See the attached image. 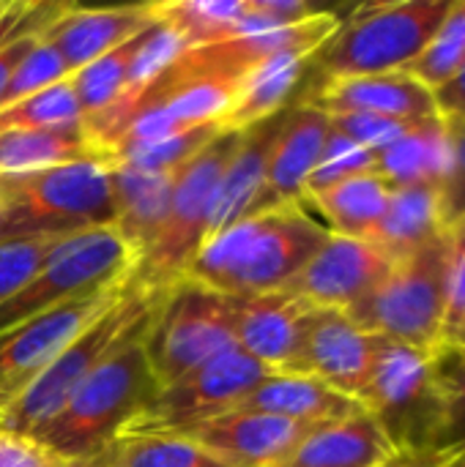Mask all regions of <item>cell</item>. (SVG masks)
<instances>
[{"label": "cell", "mask_w": 465, "mask_h": 467, "mask_svg": "<svg viewBox=\"0 0 465 467\" xmlns=\"http://www.w3.org/2000/svg\"><path fill=\"white\" fill-rule=\"evenodd\" d=\"M71 161H107V153L93 142L85 120L58 129L0 134V175H22Z\"/></svg>", "instance_id": "obj_24"}, {"label": "cell", "mask_w": 465, "mask_h": 467, "mask_svg": "<svg viewBox=\"0 0 465 467\" xmlns=\"http://www.w3.org/2000/svg\"><path fill=\"white\" fill-rule=\"evenodd\" d=\"M301 104L315 107L329 118L332 115H381V118H400V120L439 118L433 90L406 71L323 79L304 96Z\"/></svg>", "instance_id": "obj_17"}, {"label": "cell", "mask_w": 465, "mask_h": 467, "mask_svg": "<svg viewBox=\"0 0 465 467\" xmlns=\"http://www.w3.org/2000/svg\"><path fill=\"white\" fill-rule=\"evenodd\" d=\"M433 383L441 400V435L436 449L441 451H465V345L441 342L430 350Z\"/></svg>", "instance_id": "obj_32"}, {"label": "cell", "mask_w": 465, "mask_h": 467, "mask_svg": "<svg viewBox=\"0 0 465 467\" xmlns=\"http://www.w3.org/2000/svg\"><path fill=\"white\" fill-rule=\"evenodd\" d=\"M381 345L384 337L359 328L345 312L312 309L304 342L307 375L359 402Z\"/></svg>", "instance_id": "obj_16"}, {"label": "cell", "mask_w": 465, "mask_h": 467, "mask_svg": "<svg viewBox=\"0 0 465 467\" xmlns=\"http://www.w3.org/2000/svg\"><path fill=\"white\" fill-rule=\"evenodd\" d=\"M143 339H132L104 358L33 441L74 465L121 438L159 391Z\"/></svg>", "instance_id": "obj_3"}, {"label": "cell", "mask_w": 465, "mask_h": 467, "mask_svg": "<svg viewBox=\"0 0 465 467\" xmlns=\"http://www.w3.org/2000/svg\"><path fill=\"white\" fill-rule=\"evenodd\" d=\"M449 233L444 230L417 254L395 263L386 279L345 315L365 331L433 350L444 342V274Z\"/></svg>", "instance_id": "obj_7"}, {"label": "cell", "mask_w": 465, "mask_h": 467, "mask_svg": "<svg viewBox=\"0 0 465 467\" xmlns=\"http://www.w3.org/2000/svg\"><path fill=\"white\" fill-rule=\"evenodd\" d=\"M115 194V233L143 260L164 230L175 172H145L126 164H110Z\"/></svg>", "instance_id": "obj_20"}, {"label": "cell", "mask_w": 465, "mask_h": 467, "mask_svg": "<svg viewBox=\"0 0 465 467\" xmlns=\"http://www.w3.org/2000/svg\"><path fill=\"white\" fill-rule=\"evenodd\" d=\"M266 378H274L238 345L208 358L156 391L123 435H178L195 424L236 410Z\"/></svg>", "instance_id": "obj_11"}, {"label": "cell", "mask_w": 465, "mask_h": 467, "mask_svg": "<svg viewBox=\"0 0 465 467\" xmlns=\"http://www.w3.org/2000/svg\"><path fill=\"white\" fill-rule=\"evenodd\" d=\"M395 454L378 421L362 410L345 421L315 430L285 467H381Z\"/></svg>", "instance_id": "obj_23"}, {"label": "cell", "mask_w": 465, "mask_h": 467, "mask_svg": "<svg viewBox=\"0 0 465 467\" xmlns=\"http://www.w3.org/2000/svg\"><path fill=\"white\" fill-rule=\"evenodd\" d=\"M153 25H148L145 30H140L137 36H132L121 47L104 52L93 63H88L85 68L71 74V88H74L82 120L96 118L99 112L112 107L126 93V85L132 77V63H134V57H137V52H140V47H143V41Z\"/></svg>", "instance_id": "obj_30"}, {"label": "cell", "mask_w": 465, "mask_h": 467, "mask_svg": "<svg viewBox=\"0 0 465 467\" xmlns=\"http://www.w3.org/2000/svg\"><path fill=\"white\" fill-rule=\"evenodd\" d=\"M312 57L304 55H280L258 63L241 77L238 93L222 120L227 131H247L280 112H285V101L299 85L304 68Z\"/></svg>", "instance_id": "obj_26"}, {"label": "cell", "mask_w": 465, "mask_h": 467, "mask_svg": "<svg viewBox=\"0 0 465 467\" xmlns=\"http://www.w3.org/2000/svg\"><path fill=\"white\" fill-rule=\"evenodd\" d=\"M332 126L345 134L348 140L359 142L362 148L378 153L406 137L422 120H400V118H381V115H332Z\"/></svg>", "instance_id": "obj_41"}, {"label": "cell", "mask_w": 465, "mask_h": 467, "mask_svg": "<svg viewBox=\"0 0 465 467\" xmlns=\"http://www.w3.org/2000/svg\"><path fill=\"white\" fill-rule=\"evenodd\" d=\"M71 467H222L181 435H121L104 451Z\"/></svg>", "instance_id": "obj_29"}, {"label": "cell", "mask_w": 465, "mask_h": 467, "mask_svg": "<svg viewBox=\"0 0 465 467\" xmlns=\"http://www.w3.org/2000/svg\"><path fill=\"white\" fill-rule=\"evenodd\" d=\"M312 306L288 290L233 298L236 345L274 378L307 375L304 342Z\"/></svg>", "instance_id": "obj_14"}, {"label": "cell", "mask_w": 465, "mask_h": 467, "mask_svg": "<svg viewBox=\"0 0 465 467\" xmlns=\"http://www.w3.org/2000/svg\"><path fill=\"white\" fill-rule=\"evenodd\" d=\"M449 467H465V451H463V454H458V457H455V460L449 462Z\"/></svg>", "instance_id": "obj_47"}, {"label": "cell", "mask_w": 465, "mask_h": 467, "mask_svg": "<svg viewBox=\"0 0 465 467\" xmlns=\"http://www.w3.org/2000/svg\"><path fill=\"white\" fill-rule=\"evenodd\" d=\"M395 268V260L373 241L329 233L315 257L282 287L312 309L348 312L367 298Z\"/></svg>", "instance_id": "obj_13"}, {"label": "cell", "mask_w": 465, "mask_h": 467, "mask_svg": "<svg viewBox=\"0 0 465 467\" xmlns=\"http://www.w3.org/2000/svg\"><path fill=\"white\" fill-rule=\"evenodd\" d=\"M225 131L227 129L222 123H203V126H195V129H186V131H178V134H170L145 145L123 148L110 156V164H126V167L145 170V172H175Z\"/></svg>", "instance_id": "obj_34"}, {"label": "cell", "mask_w": 465, "mask_h": 467, "mask_svg": "<svg viewBox=\"0 0 465 467\" xmlns=\"http://www.w3.org/2000/svg\"><path fill=\"white\" fill-rule=\"evenodd\" d=\"M129 279L79 296L0 334V413L16 402L44 369L126 290Z\"/></svg>", "instance_id": "obj_12"}, {"label": "cell", "mask_w": 465, "mask_h": 467, "mask_svg": "<svg viewBox=\"0 0 465 467\" xmlns=\"http://www.w3.org/2000/svg\"><path fill=\"white\" fill-rule=\"evenodd\" d=\"M132 268L134 254L126 249L115 227L71 235L8 301L0 304V334L79 296L129 279Z\"/></svg>", "instance_id": "obj_8"}, {"label": "cell", "mask_w": 465, "mask_h": 467, "mask_svg": "<svg viewBox=\"0 0 465 467\" xmlns=\"http://www.w3.org/2000/svg\"><path fill=\"white\" fill-rule=\"evenodd\" d=\"M63 3H27V0H0V47L22 33L41 30Z\"/></svg>", "instance_id": "obj_42"}, {"label": "cell", "mask_w": 465, "mask_h": 467, "mask_svg": "<svg viewBox=\"0 0 465 467\" xmlns=\"http://www.w3.org/2000/svg\"><path fill=\"white\" fill-rule=\"evenodd\" d=\"M389 197L392 186L378 172H367L323 192L307 194L304 202L318 208V213L326 219L329 233L370 241L386 213Z\"/></svg>", "instance_id": "obj_28"}, {"label": "cell", "mask_w": 465, "mask_h": 467, "mask_svg": "<svg viewBox=\"0 0 465 467\" xmlns=\"http://www.w3.org/2000/svg\"><path fill=\"white\" fill-rule=\"evenodd\" d=\"M441 233L444 224L439 213V186H397L392 189L386 213L370 241L395 263H400Z\"/></svg>", "instance_id": "obj_27"}, {"label": "cell", "mask_w": 465, "mask_h": 467, "mask_svg": "<svg viewBox=\"0 0 465 467\" xmlns=\"http://www.w3.org/2000/svg\"><path fill=\"white\" fill-rule=\"evenodd\" d=\"M101 227H115L107 161H71L0 175V241L71 238Z\"/></svg>", "instance_id": "obj_2"}, {"label": "cell", "mask_w": 465, "mask_h": 467, "mask_svg": "<svg viewBox=\"0 0 465 467\" xmlns=\"http://www.w3.org/2000/svg\"><path fill=\"white\" fill-rule=\"evenodd\" d=\"M0 467H71L44 443L0 430Z\"/></svg>", "instance_id": "obj_43"}, {"label": "cell", "mask_w": 465, "mask_h": 467, "mask_svg": "<svg viewBox=\"0 0 465 467\" xmlns=\"http://www.w3.org/2000/svg\"><path fill=\"white\" fill-rule=\"evenodd\" d=\"M69 77H71V71L66 68V63L58 55V49L38 36L36 47L27 52V57L19 63V68L14 71L11 82L5 85V90L0 96V109L14 104V101H19V99H27L33 93H38V90H44L49 85H58V82H63Z\"/></svg>", "instance_id": "obj_37"}, {"label": "cell", "mask_w": 465, "mask_h": 467, "mask_svg": "<svg viewBox=\"0 0 465 467\" xmlns=\"http://www.w3.org/2000/svg\"><path fill=\"white\" fill-rule=\"evenodd\" d=\"M66 238H14L0 241V304L8 301L63 244Z\"/></svg>", "instance_id": "obj_38"}, {"label": "cell", "mask_w": 465, "mask_h": 467, "mask_svg": "<svg viewBox=\"0 0 465 467\" xmlns=\"http://www.w3.org/2000/svg\"><path fill=\"white\" fill-rule=\"evenodd\" d=\"M433 96H436L439 115L444 120H465V63L449 82L433 90Z\"/></svg>", "instance_id": "obj_44"}, {"label": "cell", "mask_w": 465, "mask_h": 467, "mask_svg": "<svg viewBox=\"0 0 465 467\" xmlns=\"http://www.w3.org/2000/svg\"><path fill=\"white\" fill-rule=\"evenodd\" d=\"M449 167L444 118H428L406 137L375 153V172L392 186H439Z\"/></svg>", "instance_id": "obj_25"}, {"label": "cell", "mask_w": 465, "mask_h": 467, "mask_svg": "<svg viewBox=\"0 0 465 467\" xmlns=\"http://www.w3.org/2000/svg\"><path fill=\"white\" fill-rule=\"evenodd\" d=\"M329 131H332L329 115L315 107L296 104L293 109L285 112L269 164H266L260 194L249 216L269 211V208L288 205V202H304L307 181L321 159Z\"/></svg>", "instance_id": "obj_19"}, {"label": "cell", "mask_w": 465, "mask_h": 467, "mask_svg": "<svg viewBox=\"0 0 465 467\" xmlns=\"http://www.w3.org/2000/svg\"><path fill=\"white\" fill-rule=\"evenodd\" d=\"M247 0H173L159 3V19L170 25L186 49L211 47L238 36Z\"/></svg>", "instance_id": "obj_31"}, {"label": "cell", "mask_w": 465, "mask_h": 467, "mask_svg": "<svg viewBox=\"0 0 465 467\" xmlns=\"http://www.w3.org/2000/svg\"><path fill=\"white\" fill-rule=\"evenodd\" d=\"M315 430L321 427H304L269 413L230 410L178 435L189 438L222 467H285Z\"/></svg>", "instance_id": "obj_15"}, {"label": "cell", "mask_w": 465, "mask_h": 467, "mask_svg": "<svg viewBox=\"0 0 465 467\" xmlns=\"http://www.w3.org/2000/svg\"><path fill=\"white\" fill-rule=\"evenodd\" d=\"M449 137V167L439 183V213L444 230L465 224V120H444Z\"/></svg>", "instance_id": "obj_39"}, {"label": "cell", "mask_w": 465, "mask_h": 467, "mask_svg": "<svg viewBox=\"0 0 465 467\" xmlns=\"http://www.w3.org/2000/svg\"><path fill=\"white\" fill-rule=\"evenodd\" d=\"M449 342H458V345H465V326H463V331L455 337V339H449Z\"/></svg>", "instance_id": "obj_48"}, {"label": "cell", "mask_w": 465, "mask_h": 467, "mask_svg": "<svg viewBox=\"0 0 465 467\" xmlns=\"http://www.w3.org/2000/svg\"><path fill=\"white\" fill-rule=\"evenodd\" d=\"M159 19V3L140 5H112V8H82L66 5L38 30L63 57L66 68L74 74L101 57L104 52L121 47L148 25Z\"/></svg>", "instance_id": "obj_18"}, {"label": "cell", "mask_w": 465, "mask_h": 467, "mask_svg": "<svg viewBox=\"0 0 465 467\" xmlns=\"http://www.w3.org/2000/svg\"><path fill=\"white\" fill-rule=\"evenodd\" d=\"M282 118H285V112L241 131V140L217 183L206 241L219 235L230 224L241 222L244 216H249V211L260 194V186L266 178V164H269L274 140L280 134Z\"/></svg>", "instance_id": "obj_21"}, {"label": "cell", "mask_w": 465, "mask_h": 467, "mask_svg": "<svg viewBox=\"0 0 465 467\" xmlns=\"http://www.w3.org/2000/svg\"><path fill=\"white\" fill-rule=\"evenodd\" d=\"M455 0H392L359 5L310 63L323 79L406 71Z\"/></svg>", "instance_id": "obj_5"}, {"label": "cell", "mask_w": 465, "mask_h": 467, "mask_svg": "<svg viewBox=\"0 0 465 467\" xmlns=\"http://www.w3.org/2000/svg\"><path fill=\"white\" fill-rule=\"evenodd\" d=\"M367 172H375V153L362 148L359 142L348 140L345 134H340L334 126L326 137V145L321 150V159L307 181V194H315V192H323L329 186H337L348 178H356V175H367Z\"/></svg>", "instance_id": "obj_36"}, {"label": "cell", "mask_w": 465, "mask_h": 467, "mask_svg": "<svg viewBox=\"0 0 465 467\" xmlns=\"http://www.w3.org/2000/svg\"><path fill=\"white\" fill-rule=\"evenodd\" d=\"M82 112L71 88V77L49 85L27 99H19L0 109V134L11 131H38V129H58L79 123Z\"/></svg>", "instance_id": "obj_35"}, {"label": "cell", "mask_w": 465, "mask_h": 467, "mask_svg": "<svg viewBox=\"0 0 465 467\" xmlns=\"http://www.w3.org/2000/svg\"><path fill=\"white\" fill-rule=\"evenodd\" d=\"M36 41H38V30L22 33V36L11 38L5 47H0V96H3L5 85L11 82L14 71L19 68V63H22V60L27 57V52L36 47Z\"/></svg>", "instance_id": "obj_45"}, {"label": "cell", "mask_w": 465, "mask_h": 467, "mask_svg": "<svg viewBox=\"0 0 465 467\" xmlns=\"http://www.w3.org/2000/svg\"><path fill=\"white\" fill-rule=\"evenodd\" d=\"M449 233V254L444 274V342L455 339L465 326V224Z\"/></svg>", "instance_id": "obj_40"}, {"label": "cell", "mask_w": 465, "mask_h": 467, "mask_svg": "<svg viewBox=\"0 0 465 467\" xmlns=\"http://www.w3.org/2000/svg\"><path fill=\"white\" fill-rule=\"evenodd\" d=\"M455 451L428 449V451H397L392 460H386L381 467H449L455 460Z\"/></svg>", "instance_id": "obj_46"}, {"label": "cell", "mask_w": 465, "mask_h": 467, "mask_svg": "<svg viewBox=\"0 0 465 467\" xmlns=\"http://www.w3.org/2000/svg\"><path fill=\"white\" fill-rule=\"evenodd\" d=\"M238 140L241 131H225L211 145H206L192 161L175 170L173 200H170L164 230L151 246V252L134 263L129 274V285L148 293H167L173 285L181 282L189 263L206 244L217 183Z\"/></svg>", "instance_id": "obj_6"}, {"label": "cell", "mask_w": 465, "mask_h": 467, "mask_svg": "<svg viewBox=\"0 0 465 467\" xmlns=\"http://www.w3.org/2000/svg\"><path fill=\"white\" fill-rule=\"evenodd\" d=\"M162 296L164 293L126 285V290L44 369V375L0 413V430L36 438L104 358L132 339L145 337Z\"/></svg>", "instance_id": "obj_4"}, {"label": "cell", "mask_w": 465, "mask_h": 467, "mask_svg": "<svg viewBox=\"0 0 465 467\" xmlns=\"http://www.w3.org/2000/svg\"><path fill=\"white\" fill-rule=\"evenodd\" d=\"M236 410L269 413L304 427H329L362 413L365 408L356 400L329 389L318 378L293 375V378H266Z\"/></svg>", "instance_id": "obj_22"}, {"label": "cell", "mask_w": 465, "mask_h": 467, "mask_svg": "<svg viewBox=\"0 0 465 467\" xmlns=\"http://www.w3.org/2000/svg\"><path fill=\"white\" fill-rule=\"evenodd\" d=\"M465 63V0H455L428 47L417 55V60L406 68L425 88L439 90L449 82Z\"/></svg>", "instance_id": "obj_33"}, {"label": "cell", "mask_w": 465, "mask_h": 467, "mask_svg": "<svg viewBox=\"0 0 465 467\" xmlns=\"http://www.w3.org/2000/svg\"><path fill=\"white\" fill-rule=\"evenodd\" d=\"M329 230L304 202L247 216L208 238L181 279L227 298L282 290L326 244Z\"/></svg>", "instance_id": "obj_1"}, {"label": "cell", "mask_w": 465, "mask_h": 467, "mask_svg": "<svg viewBox=\"0 0 465 467\" xmlns=\"http://www.w3.org/2000/svg\"><path fill=\"white\" fill-rule=\"evenodd\" d=\"M359 405L378 421L395 451L436 449L444 413L428 350L384 339Z\"/></svg>", "instance_id": "obj_10"}, {"label": "cell", "mask_w": 465, "mask_h": 467, "mask_svg": "<svg viewBox=\"0 0 465 467\" xmlns=\"http://www.w3.org/2000/svg\"><path fill=\"white\" fill-rule=\"evenodd\" d=\"M143 345L159 389L175 383L222 350L236 348L233 298L181 279L162 296Z\"/></svg>", "instance_id": "obj_9"}]
</instances>
